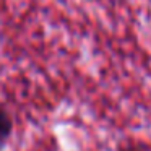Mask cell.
Here are the masks:
<instances>
[{
	"label": "cell",
	"mask_w": 151,
	"mask_h": 151,
	"mask_svg": "<svg viewBox=\"0 0 151 151\" xmlns=\"http://www.w3.org/2000/svg\"><path fill=\"white\" fill-rule=\"evenodd\" d=\"M12 128H13V124H12L10 115H8L5 111L0 109V150L4 148L5 141H7L8 137H10Z\"/></svg>",
	"instance_id": "6da1fadb"
}]
</instances>
